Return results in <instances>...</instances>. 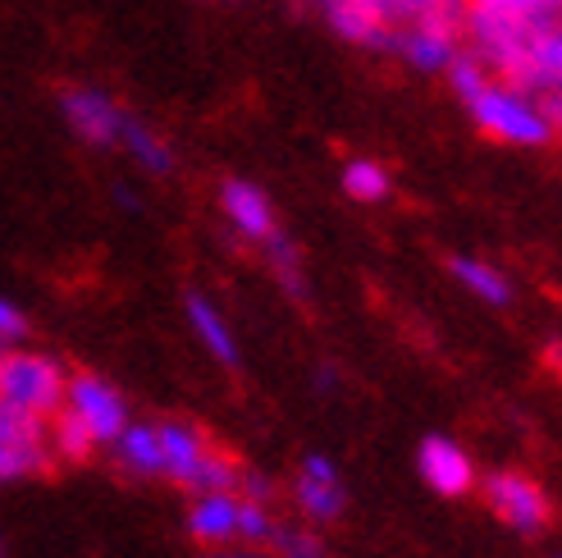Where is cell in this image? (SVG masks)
I'll return each mask as SVG.
<instances>
[{"label":"cell","mask_w":562,"mask_h":558,"mask_svg":"<svg viewBox=\"0 0 562 558\" xmlns=\"http://www.w3.org/2000/svg\"><path fill=\"white\" fill-rule=\"evenodd\" d=\"M316 5L344 42L393 55V42H398L403 27L416 23L462 27L471 0H316Z\"/></svg>","instance_id":"obj_1"},{"label":"cell","mask_w":562,"mask_h":558,"mask_svg":"<svg viewBox=\"0 0 562 558\" xmlns=\"http://www.w3.org/2000/svg\"><path fill=\"white\" fill-rule=\"evenodd\" d=\"M156 435H160V458H165L160 477H170L175 486H183L192 494H238L243 471L224 458L196 426L160 422Z\"/></svg>","instance_id":"obj_2"},{"label":"cell","mask_w":562,"mask_h":558,"mask_svg":"<svg viewBox=\"0 0 562 558\" xmlns=\"http://www.w3.org/2000/svg\"><path fill=\"white\" fill-rule=\"evenodd\" d=\"M69 394V371L55 357L37 353V348H5L0 353V399L10 408L50 422L55 412L65 408Z\"/></svg>","instance_id":"obj_3"},{"label":"cell","mask_w":562,"mask_h":558,"mask_svg":"<svg viewBox=\"0 0 562 558\" xmlns=\"http://www.w3.org/2000/svg\"><path fill=\"white\" fill-rule=\"evenodd\" d=\"M467 110H471V120L481 124L490 137H498V143L544 147L553 137L544 110H540V97H530V92L513 88V82H503V78H490L485 88L467 101Z\"/></svg>","instance_id":"obj_4"},{"label":"cell","mask_w":562,"mask_h":558,"mask_svg":"<svg viewBox=\"0 0 562 558\" xmlns=\"http://www.w3.org/2000/svg\"><path fill=\"white\" fill-rule=\"evenodd\" d=\"M65 408L78 416L82 426H88V435L97 444H115L128 426V403L115 384H110L105 376L97 371H78L69 376V394H65Z\"/></svg>","instance_id":"obj_5"},{"label":"cell","mask_w":562,"mask_h":558,"mask_svg":"<svg viewBox=\"0 0 562 558\" xmlns=\"http://www.w3.org/2000/svg\"><path fill=\"white\" fill-rule=\"evenodd\" d=\"M60 115L88 147H120L124 124H128V110L115 97H105L101 88H65Z\"/></svg>","instance_id":"obj_6"},{"label":"cell","mask_w":562,"mask_h":558,"mask_svg":"<svg viewBox=\"0 0 562 558\" xmlns=\"http://www.w3.org/2000/svg\"><path fill=\"white\" fill-rule=\"evenodd\" d=\"M485 499H490V509L513 526V532H540V526L549 522V499L544 490L521 477V471H494V477L485 481Z\"/></svg>","instance_id":"obj_7"},{"label":"cell","mask_w":562,"mask_h":558,"mask_svg":"<svg viewBox=\"0 0 562 558\" xmlns=\"http://www.w3.org/2000/svg\"><path fill=\"white\" fill-rule=\"evenodd\" d=\"M416 467H420V481H426L435 494H443V499H458V494H467V490L475 486L471 454L462 449L458 439H448V435H430V439H420Z\"/></svg>","instance_id":"obj_8"},{"label":"cell","mask_w":562,"mask_h":558,"mask_svg":"<svg viewBox=\"0 0 562 558\" xmlns=\"http://www.w3.org/2000/svg\"><path fill=\"white\" fill-rule=\"evenodd\" d=\"M220 211L224 220L247 238V243H270L279 234V215L270 207V198L257 188V183H247V179H224L220 183Z\"/></svg>","instance_id":"obj_9"},{"label":"cell","mask_w":562,"mask_h":558,"mask_svg":"<svg viewBox=\"0 0 562 558\" xmlns=\"http://www.w3.org/2000/svg\"><path fill=\"white\" fill-rule=\"evenodd\" d=\"M293 499H297L302 517L334 522V517L344 513V504H348L344 481H339V467H334L329 458H321V454H306L302 467H297V481H293Z\"/></svg>","instance_id":"obj_10"},{"label":"cell","mask_w":562,"mask_h":558,"mask_svg":"<svg viewBox=\"0 0 562 558\" xmlns=\"http://www.w3.org/2000/svg\"><path fill=\"white\" fill-rule=\"evenodd\" d=\"M243 526V494H196L188 509V536L202 549H229L238 545Z\"/></svg>","instance_id":"obj_11"},{"label":"cell","mask_w":562,"mask_h":558,"mask_svg":"<svg viewBox=\"0 0 562 558\" xmlns=\"http://www.w3.org/2000/svg\"><path fill=\"white\" fill-rule=\"evenodd\" d=\"M503 82H513V88H521L530 97H544V92L562 88V19L553 27H544V33L521 51V60L513 65V74Z\"/></svg>","instance_id":"obj_12"},{"label":"cell","mask_w":562,"mask_h":558,"mask_svg":"<svg viewBox=\"0 0 562 558\" xmlns=\"http://www.w3.org/2000/svg\"><path fill=\"white\" fill-rule=\"evenodd\" d=\"M458 33L462 27H448V23H416V27H403L398 42H393V55L420 74H448V65L458 60Z\"/></svg>","instance_id":"obj_13"},{"label":"cell","mask_w":562,"mask_h":558,"mask_svg":"<svg viewBox=\"0 0 562 558\" xmlns=\"http://www.w3.org/2000/svg\"><path fill=\"white\" fill-rule=\"evenodd\" d=\"M183 306H188V325H192L196 339H202V348L220 361V367H238V334L229 321H224L220 306L206 293H188Z\"/></svg>","instance_id":"obj_14"},{"label":"cell","mask_w":562,"mask_h":558,"mask_svg":"<svg viewBox=\"0 0 562 558\" xmlns=\"http://www.w3.org/2000/svg\"><path fill=\"white\" fill-rule=\"evenodd\" d=\"M110 449H115L120 467L133 471V477H160V471H165L160 435H156V426H147V422H128L124 435L110 444Z\"/></svg>","instance_id":"obj_15"},{"label":"cell","mask_w":562,"mask_h":558,"mask_svg":"<svg viewBox=\"0 0 562 558\" xmlns=\"http://www.w3.org/2000/svg\"><path fill=\"white\" fill-rule=\"evenodd\" d=\"M120 152H128L143 170H151V175H170L175 170V152H170V143L151 129V124H143V120H133L128 115V124H124V137H120Z\"/></svg>","instance_id":"obj_16"},{"label":"cell","mask_w":562,"mask_h":558,"mask_svg":"<svg viewBox=\"0 0 562 558\" xmlns=\"http://www.w3.org/2000/svg\"><path fill=\"white\" fill-rule=\"evenodd\" d=\"M453 279H458V284H462L467 293H475L481 302H490V306H508V298H513L508 275L494 270L490 261H475V257H453Z\"/></svg>","instance_id":"obj_17"},{"label":"cell","mask_w":562,"mask_h":558,"mask_svg":"<svg viewBox=\"0 0 562 558\" xmlns=\"http://www.w3.org/2000/svg\"><path fill=\"white\" fill-rule=\"evenodd\" d=\"M46 444H50V454L65 458V462H88L97 454V439L88 435V426H82L69 408H60L46 422Z\"/></svg>","instance_id":"obj_18"},{"label":"cell","mask_w":562,"mask_h":558,"mask_svg":"<svg viewBox=\"0 0 562 558\" xmlns=\"http://www.w3.org/2000/svg\"><path fill=\"white\" fill-rule=\"evenodd\" d=\"M344 192L352 202H384L389 192H393V179L380 160H367V156H357L344 165Z\"/></svg>","instance_id":"obj_19"},{"label":"cell","mask_w":562,"mask_h":558,"mask_svg":"<svg viewBox=\"0 0 562 558\" xmlns=\"http://www.w3.org/2000/svg\"><path fill=\"white\" fill-rule=\"evenodd\" d=\"M46 462H50V444H0V486L46 471Z\"/></svg>","instance_id":"obj_20"},{"label":"cell","mask_w":562,"mask_h":558,"mask_svg":"<svg viewBox=\"0 0 562 558\" xmlns=\"http://www.w3.org/2000/svg\"><path fill=\"white\" fill-rule=\"evenodd\" d=\"M266 261L274 266V275H279V279H284V289H289V293L306 298V279H302V257H297V247H293V238H289V234H274V238L266 243Z\"/></svg>","instance_id":"obj_21"},{"label":"cell","mask_w":562,"mask_h":558,"mask_svg":"<svg viewBox=\"0 0 562 558\" xmlns=\"http://www.w3.org/2000/svg\"><path fill=\"white\" fill-rule=\"evenodd\" d=\"M0 444H46V422L0 399Z\"/></svg>","instance_id":"obj_22"},{"label":"cell","mask_w":562,"mask_h":558,"mask_svg":"<svg viewBox=\"0 0 562 558\" xmlns=\"http://www.w3.org/2000/svg\"><path fill=\"white\" fill-rule=\"evenodd\" d=\"M274 558H325L321 540L312 532H302V526H274V536L266 545Z\"/></svg>","instance_id":"obj_23"},{"label":"cell","mask_w":562,"mask_h":558,"mask_svg":"<svg viewBox=\"0 0 562 558\" xmlns=\"http://www.w3.org/2000/svg\"><path fill=\"white\" fill-rule=\"evenodd\" d=\"M494 74L485 69V60H475V55L471 51H458V60L453 65H448V82H453V92L462 97V101H471L475 92H481L485 88V82H490Z\"/></svg>","instance_id":"obj_24"},{"label":"cell","mask_w":562,"mask_h":558,"mask_svg":"<svg viewBox=\"0 0 562 558\" xmlns=\"http://www.w3.org/2000/svg\"><path fill=\"white\" fill-rule=\"evenodd\" d=\"M0 339H5V344L27 339V316L19 312V306H14L10 298H0Z\"/></svg>","instance_id":"obj_25"},{"label":"cell","mask_w":562,"mask_h":558,"mask_svg":"<svg viewBox=\"0 0 562 558\" xmlns=\"http://www.w3.org/2000/svg\"><path fill=\"white\" fill-rule=\"evenodd\" d=\"M540 110H544V120H549V129H553V137H558V133H562V88L544 92V97H540Z\"/></svg>","instance_id":"obj_26"},{"label":"cell","mask_w":562,"mask_h":558,"mask_svg":"<svg viewBox=\"0 0 562 558\" xmlns=\"http://www.w3.org/2000/svg\"><path fill=\"white\" fill-rule=\"evenodd\" d=\"M202 558H274L270 549H247V545H229V549H206Z\"/></svg>","instance_id":"obj_27"},{"label":"cell","mask_w":562,"mask_h":558,"mask_svg":"<svg viewBox=\"0 0 562 558\" xmlns=\"http://www.w3.org/2000/svg\"><path fill=\"white\" fill-rule=\"evenodd\" d=\"M0 558H5V540H0Z\"/></svg>","instance_id":"obj_28"},{"label":"cell","mask_w":562,"mask_h":558,"mask_svg":"<svg viewBox=\"0 0 562 558\" xmlns=\"http://www.w3.org/2000/svg\"><path fill=\"white\" fill-rule=\"evenodd\" d=\"M5 348H10V344H5V339H0V353H5Z\"/></svg>","instance_id":"obj_29"}]
</instances>
